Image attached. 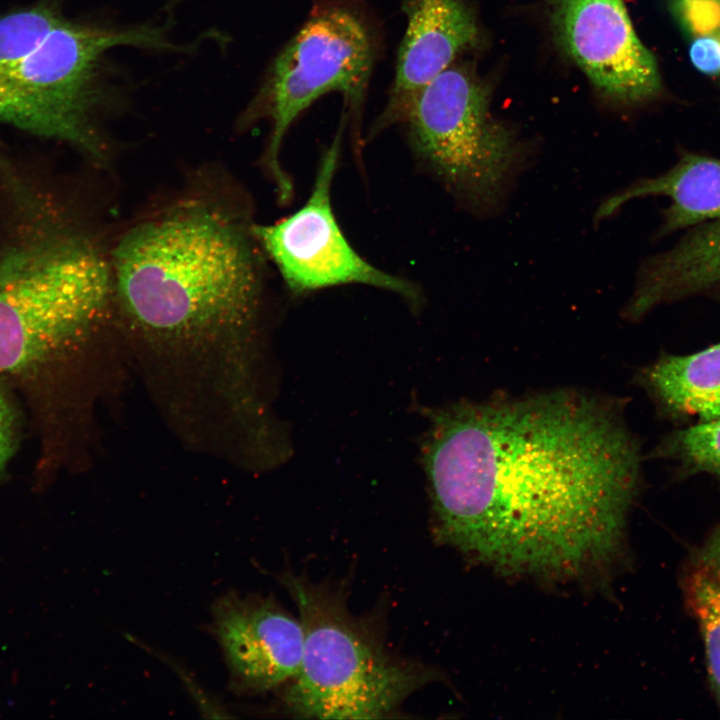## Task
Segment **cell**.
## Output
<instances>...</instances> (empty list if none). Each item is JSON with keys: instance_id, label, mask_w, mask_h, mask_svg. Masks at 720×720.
Here are the masks:
<instances>
[{"instance_id": "cell-1", "label": "cell", "mask_w": 720, "mask_h": 720, "mask_svg": "<svg viewBox=\"0 0 720 720\" xmlns=\"http://www.w3.org/2000/svg\"><path fill=\"white\" fill-rule=\"evenodd\" d=\"M421 446L442 544L507 572L572 576L617 553L638 491V441L582 392L425 410Z\"/></svg>"}, {"instance_id": "cell-2", "label": "cell", "mask_w": 720, "mask_h": 720, "mask_svg": "<svg viewBox=\"0 0 720 720\" xmlns=\"http://www.w3.org/2000/svg\"><path fill=\"white\" fill-rule=\"evenodd\" d=\"M253 224L239 195L200 182L138 218L109 246L114 311L153 347L232 354L248 373L265 283Z\"/></svg>"}, {"instance_id": "cell-3", "label": "cell", "mask_w": 720, "mask_h": 720, "mask_svg": "<svg viewBox=\"0 0 720 720\" xmlns=\"http://www.w3.org/2000/svg\"><path fill=\"white\" fill-rule=\"evenodd\" d=\"M114 311L109 246L61 229L0 257V373L36 379Z\"/></svg>"}, {"instance_id": "cell-4", "label": "cell", "mask_w": 720, "mask_h": 720, "mask_svg": "<svg viewBox=\"0 0 720 720\" xmlns=\"http://www.w3.org/2000/svg\"><path fill=\"white\" fill-rule=\"evenodd\" d=\"M281 581L304 630L300 667L284 694L290 712L318 719L381 718L430 678L424 667L389 654L369 625L349 613L341 593L290 572Z\"/></svg>"}, {"instance_id": "cell-5", "label": "cell", "mask_w": 720, "mask_h": 720, "mask_svg": "<svg viewBox=\"0 0 720 720\" xmlns=\"http://www.w3.org/2000/svg\"><path fill=\"white\" fill-rule=\"evenodd\" d=\"M121 45L177 49L160 27L114 29L63 19L0 77V122L71 144L106 165L109 144L96 117L106 97L99 69L104 54Z\"/></svg>"}, {"instance_id": "cell-6", "label": "cell", "mask_w": 720, "mask_h": 720, "mask_svg": "<svg viewBox=\"0 0 720 720\" xmlns=\"http://www.w3.org/2000/svg\"><path fill=\"white\" fill-rule=\"evenodd\" d=\"M395 124H403L419 164L465 207L495 210L526 163L527 146L493 119L488 88L464 66L428 83Z\"/></svg>"}, {"instance_id": "cell-7", "label": "cell", "mask_w": 720, "mask_h": 720, "mask_svg": "<svg viewBox=\"0 0 720 720\" xmlns=\"http://www.w3.org/2000/svg\"><path fill=\"white\" fill-rule=\"evenodd\" d=\"M373 62L365 24L337 6L318 9L275 59L254 112L270 121L261 164L277 198L287 204L293 184L281 164V149L295 119L322 95L342 93L351 107L361 105Z\"/></svg>"}, {"instance_id": "cell-8", "label": "cell", "mask_w": 720, "mask_h": 720, "mask_svg": "<svg viewBox=\"0 0 720 720\" xmlns=\"http://www.w3.org/2000/svg\"><path fill=\"white\" fill-rule=\"evenodd\" d=\"M341 138L340 130L323 152L306 202L272 224L254 223L253 234L294 296L357 284L395 293L417 309L422 304L420 289L364 259L337 222L331 188L340 160Z\"/></svg>"}, {"instance_id": "cell-9", "label": "cell", "mask_w": 720, "mask_h": 720, "mask_svg": "<svg viewBox=\"0 0 720 720\" xmlns=\"http://www.w3.org/2000/svg\"><path fill=\"white\" fill-rule=\"evenodd\" d=\"M551 23L560 46L609 99L631 105L660 93L657 63L623 0H551Z\"/></svg>"}, {"instance_id": "cell-10", "label": "cell", "mask_w": 720, "mask_h": 720, "mask_svg": "<svg viewBox=\"0 0 720 720\" xmlns=\"http://www.w3.org/2000/svg\"><path fill=\"white\" fill-rule=\"evenodd\" d=\"M212 615L234 689L261 693L294 678L304 647L299 617L272 598L237 592L218 598Z\"/></svg>"}, {"instance_id": "cell-11", "label": "cell", "mask_w": 720, "mask_h": 720, "mask_svg": "<svg viewBox=\"0 0 720 720\" xmlns=\"http://www.w3.org/2000/svg\"><path fill=\"white\" fill-rule=\"evenodd\" d=\"M403 11L406 30L378 129L394 125L413 98L478 40L477 23L463 0H405Z\"/></svg>"}, {"instance_id": "cell-12", "label": "cell", "mask_w": 720, "mask_h": 720, "mask_svg": "<svg viewBox=\"0 0 720 720\" xmlns=\"http://www.w3.org/2000/svg\"><path fill=\"white\" fill-rule=\"evenodd\" d=\"M700 296L720 300V218L689 227L672 247L641 263L624 315L634 321L660 305Z\"/></svg>"}, {"instance_id": "cell-13", "label": "cell", "mask_w": 720, "mask_h": 720, "mask_svg": "<svg viewBox=\"0 0 720 720\" xmlns=\"http://www.w3.org/2000/svg\"><path fill=\"white\" fill-rule=\"evenodd\" d=\"M646 196H665L670 200L659 236L720 218V159L684 153L664 173L642 179L610 196L598 208L596 218L608 217L626 202Z\"/></svg>"}, {"instance_id": "cell-14", "label": "cell", "mask_w": 720, "mask_h": 720, "mask_svg": "<svg viewBox=\"0 0 720 720\" xmlns=\"http://www.w3.org/2000/svg\"><path fill=\"white\" fill-rule=\"evenodd\" d=\"M640 383L673 419L720 417V341L686 355H662L642 370Z\"/></svg>"}, {"instance_id": "cell-15", "label": "cell", "mask_w": 720, "mask_h": 720, "mask_svg": "<svg viewBox=\"0 0 720 720\" xmlns=\"http://www.w3.org/2000/svg\"><path fill=\"white\" fill-rule=\"evenodd\" d=\"M680 588L698 624L709 681L720 707V523L690 552L681 570Z\"/></svg>"}, {"instance_id": "cell-16", "label": "cell", "mask_w": 720, "mask_h": 720, "mask_svg": "<svg viewBox=\"0 0 720 720\" xmlns=\"http://www.w3.org/2000/svg\"><path fill=\"white\" fill-rule=\"evenodd\" d=\"M657 455L687 475L703 473L720 479V417L668 434Z\"/></svg>"}, {"instance_id": "cell-17", "label": "cell", "mask_w": 720, "mask_h": 720, "mask_svg": "<svg viewBox=\"0 0 720 720\" xmlns=\"http://www.w3.org/2000/svg\"><path fill=\"white\" fill-rule=\"evenodd\" d=\"M63 19L49 6L0 17V77L38 46Z\"/></svg>"}, {"instance_id": "cell-18", "label": "cell", "mask_w": 720, "mask_h": 720, "mask_svg": "<svg viewBox=\"0 0 720 720\" xmlns=\"http://www.w3.org/2000/svg\"><path fill=\"white\" fill-rule=\"evenodd\" d=\"M673 9L693 37L720 33V0H676Z\"/></svg>"}, {"instance_id": "cell-19", "label": "cell", "mask_w": 720, "mask_h": 720, "mask_svg": "<svg viewBox=\"0 0 720 720\" xmlns=\"http://www.w3.org/2000/svg\"><path fill=\"white\" fill-rule=\"evenodd\" d=\"M689 57L700 72L720 76V33L693 37Z\"/></svg>"}, {"instance_id": "cell-20", "label": "cell", "mask_w": 720, "mask_h": 720, "mask_svg": "<svg viewBox=\"0 0 720 720\" xmlns=\"http://www.w3.org/2000/svg\"><path fill=\"white\" fill-rule=\"evenodd\" d=\"M18 425L15 410L0 391V474L16 448Z\"/></svg>"}]
</instances>
